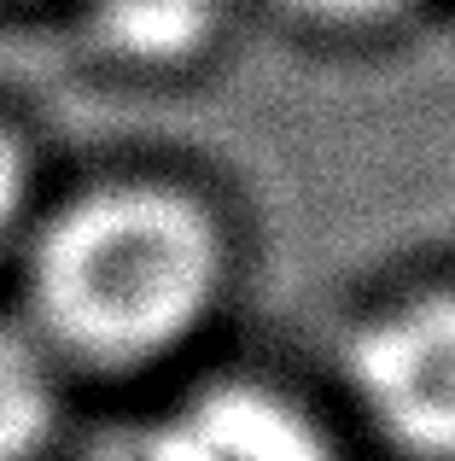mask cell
<instances>
[{
	"mask_svg": "<svg viewBox=\"0 0 455 461\" xmlns=\"http://www.w3.org/2000/svg\"><path fill=\"white\" fill-rule=\"evenodd\" d=\"M217 293V234L170 187H100L35 246V310L70 350L140 362L199 327Z\"/></svg>",
	"mask_w": 455,
	"mask_h": 461,
	"instance_id": "cell-1",
	"label": "cell"
},
{
	"mask_svg": "<svg viewBox=\"0 0 455 461\" xmlns=\"http://www.w3.org/2000/svg\"><path fill=\"white\" fill-rule=\"evenodd\" d=\"M351 380L397 444L455 456V293H426L356 333Z\"/></svg>",
	"mask_w": 455,
	"mask_h": 461,
	"instance_id": "cell-2",
	"label": "cell"
},
{
	"mask_svg": "<svg viewBox=\"0 0 455 461\" xmlns=\"http://www.w3.org/2000/svg\"><path fill=\"white\" fill-rule=\"evenodd\" d=\"M135 461H339L327 432L263 385H210L140 438Z\"/></svg>",
	"mask_w": 455,
	"mask_h": 461,
	"instance_id": "cell-3",
	"label": "cell"
},
{
	"mask_svg": "<svg viewBox=\"0 0 455 461\" xmlns=\"http://www.w3.org/2000/svg\"><path fill=\"white\" fill-rule=\"evenodd\" d=\"M217 23V0H94V30L135 65L187 59Z\"/></svg>",
	"mask_w": 455,
	"mask_h": 461,
	"instance_id": "cell-4",
	"label": "cell"
},
{
	"mask_svg": "<svg viewBox=\"0 0 455 461\" xmlns=\"http://www.w3.org/2000/svg\"><path fill=\"white\" fill-rule=\"evenodd\" d=\"M53 427V374L23 333L0 327V461H23Z\"/></svg>",
	"mask_w": 455,
	"mask_h": 461,
	"instance_id": "cell-5",
	"label": "cell"
},
{
	"mask_svg": "<svg viewBox=\"0 0 455 461\" xmlns=\"http://www.w3.org/2000/svg\"><path fill=\"white\" fill-rule=\"evenodd\" d=\"M23 199H30V164H23V152L12 147V135H0V240L18 228Z\"/></svg>",
	"mask_w": 455,
	"mask_h": 461,
	"instance_id": "cell-6",
	"label": "cell"
},
{
	"mask_svg": "<svg viewBox=\"0 0 455 461\" xmlns=\"http://www.w3.org/2000/svg\"><path fill=\"white\" fill-rule=\"evenodd\" d=\"M292 6H304L309 18H327V23H368V18L397 12L403 0H292Z\"/></svg>",
	"mask_w": 455,
	"mask_h": 461,
	"instance_id": "cell-7",
	"label": "cell"
}]
</instances>
